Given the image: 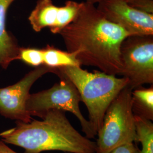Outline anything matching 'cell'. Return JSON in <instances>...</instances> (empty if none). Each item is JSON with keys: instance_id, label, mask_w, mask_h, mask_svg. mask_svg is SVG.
I'll list each match as a JSON object with an SVG mask.
<instances>
[{"instance_id": "obj_15", "label": "cell", "mask_w": 153, "mask_h": 153, "mask_svg": "<svg viewBox=\"0 0 153 153\" xmlns=\"http://www.w3.org/2000/svg\"><path fill=\"white\" fill-rule=\"evenodd\" d=\"M129 4L139 11L153 14V0H136Z\"/></svg>"}, {"instance_id": "obj_16", "label": "cell", "mask_w": 153, "mask_h": 153, "mask_svg": "<svg viewBox=\"0 0 153 153\" xmlns=\"http://www.w3.org/2000/svg\"><path fill=\"white\" fill-rule=\"evenodd\" d=\"M108 153H140V149L133 142L118 146Z\"/></svg>"}, {"instance_id": "obj_1", "label": "cell", "mask_w": 153, "mask_h": 153, "mask_svg": "<svg viewBox=\"0 0 153 153\" xmlns=\"http://www.w3.org/2000/svg\"><path fill=\"white\" fill-rule=\"evenodd\" d=\"M59 34L67 51H77L76 57L81 66L121 76V45L131 35L105 19L94 4L82 2L76 18Z\"/></svg>"}, {"instance_id": "obj_2", "label": "cell", "mask_w": 153, "mask_h": 153, "mask_svg": "<svg viewBox=\"0 0 153 153\" xmlns=\"http://www.w3.org/2000/svg\"><path fill=\"white\" fill-rule=\"evenodd\" d=\"M66 112L52 109L42 120L16 121V126L0 133L2 141L25 149L24 153L58 150L96 153V143L81 135L68 119Z\"/></svg>"}, {"instance_id": "obj_4", "label": "cell", "mask_w": 153, "mask_h": 153, "mask_svg": "<svg viewBox=\"0 0 153 153\" xmlns=\"http://www.w3.org/2000/svg\"><path fill=\"white\" fill-rule=\"evenodd\" d=\"M131 91L127 85L108 107L97 134L96 153H108L118 146L137 142Z\"/></svg>"}, {"instance_id": "obj_8", "label": "cell", "mask_w": 153, "mask_h": 153, "mask_svg": "<svg viewBox=\"0 0 153 153\" xmlns=\"http://www.w3.org/2000/svg\"><path fill=\"white\" fill-rule=\"evenodd\" d=\"M97 7L105 19L131 36L153 35V14L138 10L126 0H100Z\"/></svg>"}, {"instance_id": "obj_18", "label": "cell", "mask_w": 153, "mask_h": 153, "mask_svg": "<svg viewBox=\"0 0 153 153\" xmlns=\"http://www.w3.org/2000/svg\"><path fill=\"white\" fill-rule=\"evenodd\" d=\"M100 0H85L86 2H88L89 3H91V4H98L99 2L100 1Z\"/></svg>"}, {"instance_id": "obj_12", "label": "cell", "mask_w": 153, "mask_h": 153, "mask_svg": "<svg viewBox=\"0 0 153 153\" xmlns=\"http://www.w3.org/2000/svg\"><path fill=\"white\" fill-rule=\"evenodd\" d=\"M44 65L53 69L66 66H81L77 59V51L68 52L47 45L43 48Z\"/></svg>"}, {"instance_id": "obj_6", "label": "cell", "mask_w": 153, "mask_h": 153, "mask_svg": "<svg viewBox=\"0 0 153 153\" xmlns=\"http://www.w3.org/2000/svg\"><path fill=\"white\" fill-rule=\"evenodd\" d=\"M121 76L131 90L153 84V35L129 36L120 47Z\"/></svg>"}, {"instance_id": "obj_3", "label": "cell", "mask_w": 153, "mask_h": 153, "mask_svg": "<svg viewBox=\"0 0 153 153\" xmlns=\"http://www.w3.org/2000/svg\"><path fill=\"white\" fill-rule=\"evenodd\" d=\"M69 78L76 88L88 112V121L97 136L104 114L113 100L128 85V80L101 71L88 72L81 66H66L57 69Z\"/></svg>"}, {"instance_id": "obj_20", "label": "cell", "mask_w": 153, "mask_h": 153, "mask_svg": "<svg viewBox=\"0 0 153 153\" xmlns=\"http://www.w3.org/2000/svg\"></svg>"}, {"instance_id": "obj_13", "label": "cell", "mask_w": 153, "mask_h": 153, "mask_svg": "<svg viewBox=\"0 0 153 153\" xmlns=\"http://www.w3.org/2000/svg\"><path fill=\"white\" fill-rule=\"evenodd\" d=\"M137 142H140V153H153V123L152 121L134 116Z\"/></svg>"}, {"instance_id": "obj_19", "label": "cell", "mask_w": 153, "mask_h": 153, "mask_svg": "<svg viewBox=\"0 0 153 153\" xmlns=\"http://www.w3.org/2000/svg\"><path fill=\"white\" fill-rule=\"evenodd\" d=\"M126 1L128 4H129V3H131V2L134 1H136V0H126Z\"/></svg>"}, {"instance_id": "obj_9", "label": "cell", "mask_w": 153, "mask_h": 153, "mask_svg": "<svg viewBox=\"0 0 153 153\" xmlns=\"http://www.w3.org/2000/svg\"><path fill=\"white\" fill-rule=\"evenodd\" d=\"M81 2L68 0L62 6L55 5L52 0H38L28 16V21L35 32L48 27L53 34L61 30L76 18Z\"/></svg>"}, {"instance_id": "obj_10", "label": "cell", "mask_w": 153, "mask_h": 153, "mask_svg": "<svg viewBox=\"0 0 153 153\" xmlns=\"http://www.w3.org/2000/svg\"><path fill=\"white\" fill-rule=\"evenodd\" d=\"M16 0H0V67L7 68L14 61L19 60L20 46L16 38L6 28L8 9Z\"/></svg>"}, {"instance_id": "obj_5", "label": "cell", "mask_w": 153, "mask_h": 153, "mask_svg": "<svg viewBox=\"0 0 153 153\" xmlns=\"http://www.w3.org/2000/svg\"><path fill=\"white\" fill-rule=\"evenodd\" d=\"M57 76L60 81L49 89L30 94L26 103V109L31 116H38L42 119L52 109L71 112L79 121L82 131L86 137L91 139L96 136L91 125L81 113L79 108L81 97L71 81L62 74Z\"/></svg>"}, {"instance_id": "obj_17", "label": "cell", "mask_w": 153, "mask_h": 153, "mask_svg": "<svg viewBox=\"0 0 153 153\" xmlns=\"http://www.w3.org/2000/svg\"><path fill=\"white\" fill-rule=\"evenodd\" d=\"M0 153H18L9 148L5 142L0 140Z\"/></svg>"}, {"instance_id": "obj_14", "label": "cell", "mask_w": 153, "mask_h": 153, "mask_svg": "<svg viewBox=\"0 0 153 153\" xmlns=\"http://www.w3.org/2000/svg\"><path fill=\"white\" fill-rule=\"evenodd\" d=\"M19 60L35 68L44 65L43 49L21 47Z\"/></svg>"}, {"instance_id": "obj_11", "label": "cell", "mask_w": 153, "mask_h": 153, "mask_svg": "<svg viewBox=\"0 0 153 153\" xmlns=\"http://www.w3.org/2000/svg\"><path fill=\"white\" fill-rule=\"evenodd\" d=\"M131 109L134 116L153 120V86L135 88L131 91Z\"/></svg>"}, {"instance_id": "obj_7", "label": "cell", "mask_w": 153, "mask_h": 153, "mask_svg": "<svg viewBox=\"0 0 153 153\" xmlns=\"http://www.w3.org/2000/svg\"><path fill=\"white\" fill-rule=\"evenodd\" d=\"M48 73L56 74L57 69L45 65L39 66L28 72L16 83L0 88V114L16 121L28 123L32 120V116L26 109L30 89L35 82Z\"/></svg>"}]
</instances>
